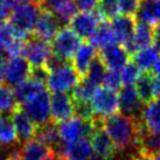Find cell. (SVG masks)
<instances>
[{
    "label": "cell",
    "instance_id": "obj_1",
    "mask_svg": "<svg viewBox=\"0 0 160 160\" xmlns=\"http://www.w3.org/2000/svg\"><path fill=\"white\" fill-rule=\"evenodd\" d=\"M103 130L111 138L115 146L119 151L131 147H138L142 125L139 118L130 117L124 113H115L101 119Z\"/></svg>",
    "mask_w": 160,
    "mask_h": 160
},
{
    "label": "cell",
    "instance_id": "obj_2",
    "mask_svg": "<svg viewBox=\"0 0 160 160\" xmlns=\"http://www.w3.org/2000/svg\"><path fill=\"white\" fill-rule=\"evenodd\" d=\"M81 81L80 74L75 70L72 64L64 61L52 70H48L46 87L49 92L68 93L72 91Z\"/></svg>",
    "mask_w": 160,
    "mask_h": 160
},
{
    "label": "cell",
    "instance_id": "obj_3",
    "mask_svg": "<svg viewBox=\"0 0 160 160\" xmlns=\"http://www.w3.org/2000/svg\"><path fill=\"white\" fill-rule=\"evenodd\" d=\"M41 5L38 4H23L18 5L13 9L8 18V23L13 27L17 35L27 41L34 29L36 20L41 12Z\"/></svg>",
    "mask_w": 160,
    "mask_h": 160
},
{
    "label": "cell",
    "instance_id": "obj_4",
    "mask_svg": "<svg viewBox=\"0 0 160 160\" xmlns=\"http://www.w3.org/2000/svg\"><path fill=\"white\" fill-rule=\"evenodd\" d=\"M97 126V119H85L78 116H72L58 125V134L61 144H70L80 139L91 138Z\"/></svg>",
    "mask_w": 160,
    "mask_h": 160
},
{
    "label": "cell",
    "instance_id": "obj_5",
    "mask_svg": "<svg viewBox=\"0 0 160 160\" xmlns=\"http://www.w3.org/2000/svg\"><path fill=\"white\" fill-rule=\"evenodd\" d=\"M50 95L48 89H42L41 91L36 92L34 96L28 98L26 102H23L21 109L26 112V115L31 118L36 126L43 125L48 123L50 118Z\"/></svg>",
    "mask_w": 160,
    "mask_h": 160
},
{
    "label": "cell",
    "instance_id": "obj_6",
    "mask_svg": "<svg viewBox=\"0 0 160 160\" xmlns=\"http://www.w3.org/2000/svg\"><path fill=\"white\" fill-rule=\"evenodd\" d=\"M93 118L104 119L109 116L117 113L118 107V95L116 90L109 89L107 87H99L90 101Z\"/></svg>",
    "mask_w": 160,
    "mask_h": 160
},
{
    "label": "cell",
    "instance_id": "obj_7",
    "mask_svg": "<svg viewBox=\"0 0 160 160\" xmlns=\"http://www.w3.org/2000/svg\"><path fill=\"white\" fill-rule=\"evenodd\" d=\"M81 38L71 28L63 26L56 33V35L52 40L53 54L61 58L64 61H69L72 58L74 54L81 46Z\"/></svg>",
    "mask_w": 160,
    "mask_h": 160
},
{
    "label": "cell",
    "instance_id": "obj_8",
    "mask_svg": "<svg viewBox=\"0 0 160 160\" xmlns=\"http://www.w3.org/2000/svg\"><path fill=\"white\" fill-rule=\"evenodd\" d=\"M23 58H26L32 68L46 67L49 58L53 55L52 45L39 38H32L25 42Z\"/></svg>",
    "mask_w": 160,
    "mask_h": 160
},
{
    "label": "cell",
    "instance_id": "obj_9",
    "mask_svg": "<svg viewBox=\"0 0 160 160\" xmlns=\"http://www.w3.org/2000/svg\"><path fill=\"white\" fill-rule=\"evenodd\" d=\"M103 21V17L98 11H81L70 20V28L81 39H90L98 25Z\"/></svg>",
    "mask_w": 160,
    "mask_h": 160
},
{
    "label": "cell",
    "instance_id": "obj_10",
    "mask_svg": "<svg viewBox=\"0 0 160 160\" xmlns=\"http://www.w3.org/2000/svg\"><path fill=\"white\" fill-rule=\"evenodd\" d=\"M32 67L26 58L15 56L6 60L5 63V82L9 87H15L31 77Z\"/></svg>",
    "mask_w": 160,
    "mask_h": 160
},
{
    "label": "cell",
    "instance_id": "obj_11",
    "mask_svg": "<svg viewBox=\"0 0 160 160\" xmlns=\"http://www.w3.org/2000/svg\"><path fill=\"white\" fill-rule=\"evenodd\" d=\"M75 115V102L69 93H54L50 97V118L62 123Z\"/></svg>",
    "mask_w": 160,
    "mask_h": 160
},
{
    "label": "cell",
    "instance_id": "obj_12",
    "mask_svg": "<svg viewBox=\"0 0 160 160\" xmlns=\"http://www.w3.org/2000/svg\"><path fill=\"white\" fill-rule=\"evenodd\" d=\"M60 28H61V23L58 20V18L54 15L53 12H50L48 9L41 8L33 33H34L35 38H39L41 40L49 42L55 38L56 33L60 31Z\"/></svg>",
    "mask_w": 160,
    "mask_h": 160
},
{
    "label": "cell",
    "instance_id": "obj_13",
    "mask_svg": "<svg viewBox=\"0 0 160 160\" xmlns=\"http://www.w3.org/2000/svg\"><path fill=\"white\" fill-rule=\"evenodd\" d=\"M91 146L95 154L102 157L105 160H112L118 151L111 138L103 130L101 119H97V126L91 136Z\"/></svg>",
    "mask_w": 160,
    "mask_h": 160
},
{
    "label": "cell",
    "instance_id": "obj_14",
    "mask_svg": "<svg viewBox=\"0 0 160 160\" xmlns=\"http://www.w3.org/2000/svg\"><path fill=\"white\" fill-rule=\"evenodd\" d=\"M129 55L130 54L123 46L115 43L107 48L101 49L98 53V58L102 60L108 70L120 71L129 62Z\"/></svg>",
    "mask_w": 160,
    "mask_h": 160
},
{
    "label": "cell",
    "instance_id": "obj_15",
    "mask_svg": "<svg viewBox=\"0 0 160 160\" xmlns=\"http://www.w3.org/2000/svg\"><path fill=\"white\" fill-rule=\"evenodd\" d=\"M118 107L122 113L138 118L142 113V102L134 87H123L118 95Z\"/></svg>",
    "mask_w": 160,
    "mask_h": 160
},
{
    "label": "cell",
    "instance_id": "obj_16",
    "mask_svg": "<svg viewBox=\"0 0 160 160\" xmlns=\"http://www.w3.org/2000/svg\"><path fill=\"white\" fill-rule=\"evenodd\" d=\"M110 25L113 31L117 43L122 45L123 47H126L133 38L136 25H137L134 18L130 15H123V14L117 15L115 18H112Z\"/></svg>",
    "mask_w": 160,
    "mask_h": 160
},
{
    "label": "cell",
    "instance_id": "obj_17",
    "mask_svg": "<svg viewBox=\"0 0 160 160\" xmlns=\"http://www.w3.org/2000/svg\"><path fill=\"white\" fill-rule=\"evenodd\" d=\"M12 122L19 140L25 142L35 137L38 126L20 107L12 112Z\"/></svg>",
    "mask_w": 160,
    "mask_h": 160
},
{
    "label": "cell",
    "instance_id": "obj_18",
    "mask_svg": "<svg viewBox=\"0 0 160 160\" xmlns=\"http://www.w3.org/2000/svg\"><path fill=\"white\" fill-rule=\"evenodd\" d=\"M60 148V152L66 157L67 160H89L93 154L89 138L80 139L70 144H61Z\"/></svg>",
    "mask_w": 160,
    "mask_h": 160
},
{
    "label": "cell",
    "instance_id": "obj_19",
    "mask_svg": "<svg viewBox=\"0 0 160 160\" xmlns=\"http://www.w3.org/2000/svg\"><path fill=\"white\" fill-rule=\"evenodd\" d=\"M140 123L150 132H160V97L153 98L142 107Z\"/></svg>",
    "mask_w": 160,
    "mask_h": 160
},
{
    "label": "cell",
    "instance_id": "obj_20",
    "mask_svg": "<svg viewBox=\"0 0 160 160\" xmlns=\"http://www.w3.org/2000/svg\"><path fill=\"white\" fill-rule=\"evenodd\" d=\"M96 56H97V52L92 45H90L89 42L81 43L71 58L72 67L75 68V70L80 74V76H85L90 64L96 58Z\"/></svg>",
    "mask_w": 160,
    "mask_h": 160
},
{
    "label": "cell",
    "instance_id": "obj_21",
    "mask_svg": "<svg viewBox=\"0 0 160 160\" xmlns=\"http://www.w3.org/2000/svg\"><path fill=\"white\" fill-rule=\"evenodd\" d=\"M52 151L53 148L45 145L36 138H32L23 142L17 152V156L20 160H43Z\"/></svg>",
    "mask_w": 160,
    "mask_h": 160
},
{
    "label": "cell",
    "instance_id": "obj_22",
    "mask_svg": "<svg viewBox=\"0 0 160 160\" xmlns=\"http://www.w3.org/2000/svg\"><path fill=\"white\" fill-rule=\"evenodd\" d=\"M151 45H153V27L146 23L138 22L136 25L132 40L124 48L128 50L129 54L133 55L139 49H142Z\"/></svg>",
    "mask_w": 160,
    "mask_h": 160
},
{
    "label": "cell",
    "instance_id": "obj_23",
    "mask_svg": "<svg viewBox=\"0 0 160 160\" xmlns=\"http://www.w3.org/2000/svg\"><path fill=\"white\" fill-rule=\"evenodd\" d=\"M160 61V49L154 45L139 49L133 54V62L140 71H151Z\"/></svg>",
    "mask_w": 160,
    "mask_h": 160
},
{
    "label": "cell",
    "instance_id": "obj_24",
    "mask_svg": "<svg viewBox=\"0 0 160 160\" xmlns=\"http://www.w3.org/2000/svg\"><path fill=\"white\" fill-rule=\"evenodd\" d=\"M90 45H92L96 49L107 48L109 46H112L117 43L113 34V31L111 28V25L108 21H102L93 32V34L90 36Z\"/></svg>",
    "mask_w": 160,
    "mask_h": 160
},
{
    "label": "cell",
    "instance_id": "obj_25",
    "mask_svg": "<svg viewBox=\"0 0 160 160\" xmlns=\"http://www.w3.org/2000/svg\"><path fill=\"white\" fill-rule=\"evenodd\" d=\"M46 88L47 87H46L45 82L36 80V78L31 76L29 78L21 82L20 84L15 85L13 90L15 98L18 101V104H22L23 102H26L28 98H31L36 92H39L42 89H46Z\"/></svg>",
    "mask_w": 160,
    "mask_h": 160
},
{
    "label": "cell",
    "instance_id": "obj_26",
    "mask_svg": "<svg viewBox=\"0 0 160 160\" xmlns=\"http://www.w3.org/2000/svg\"><path fill=\"white\" fill-rule=\"evenodd\" d=\"M138 150L139 153L148 158H153L157 156L160 152V132H150L142 129L138 144Z\"/></svg>",
    "mask_w": 160,
    "mask_h": 160
},
{
    "label": "cell",
    "instance_id": "obj_27",
    "mask_svg": "<svg viewBox=\"0 0 160 160\" xmlns=\"http://www.w3.org/2000/svg\"><path fill=\"white\" fill-rule=\"evenodd\" d=\"M34 138L43 142L50 148L56 146L60 147L61 145L60 134H58V125H56V123H54L53 120H49L48 123L38 126Z\"/></svg>",
    "mask_w": 160,
    "mask_h": 160
},
{
    "label": "cell",
    "instance_id": "obj_28",
    "mask_svg": "<svg viewBox=\"0 0 160 160\" xmlns=\"http://www.w3.org/2000/svg\"><path fill=\"white\" fill-rule=\"evenodd\" d=\"M134 88L137 90V93L139 95L142 102L145 104L152 101L153 98H156L154 78L151 71H142L134 84Z\"/></svg>",
    "mask_w": 160,
    "mask_h": 160
},
{
    "label": "cell",
    "instance_id": "obj_29",
    "mask_svg": "<svg viewBox=\"0 0 160 160\" xmlns=\"http://www.w3.org/2000/svg\"><path fill=\"white\" fill-rule=\"evenodd\" d=\"M138 22L156 26L158 22L157 13V0H142L136 13Z\"/></svg>",
    "mask_w": 160,
    "mask_h": 160
},
{
    "label": "cell",
    "instance_id": "obj_30",
    "mask_svg": "<svg viewBox=\"0 0 160 160\" xmlns=\"http://www.w3.org/2000/svg\"><path fill=\"white\" fill-rule=\"evenodd\" d=\"M99 85L92 83L87 78H81L80 83L76 85L75 89L71 91V97L74 102H90L93 97L95 92L97 91Z\"/></svg>",
    "mask_w": 160,
    "mask_h": 160
},
{
    "label": "cell",
    "instance_id": "obj_31",
    "mask_svg": "<svg viewBox=\"0 0 160 160\" xmlns=\"http://www.w3.org/2000/svg\"><path fill=\"white\" fill-rule=\"evenodd\" d=\"M17 142L18 136L12 118H9L8 116H0V145L12 146Z\"/></svg>",
    "mask_w": 160,
    "mask_h": 160
},
{
    "label": "cell",
    "instance_id": "obj_32",
    "mask_svg": "<svg viewBox=\"0 0 160 160\" xmlns=\"http://www.w3.org/2000/svg\"><path fill=\"white\" fill-rule=\"evenodd\" d=\"M19 108L12 87L0 84V112H13Z\"/></svg>",
    "mask_w": 160,
    "mask_h": 160
},
{
    "label": "cell",
    "instance_id": "obj_33",
    "mask_svg": "<svg viewBox=\"0 0 160 160\" xmlns=\"http://www.w3.org/2000/svg\"><path fill=\"white\" fill-rule=\"evenodd\" d=\"M107 67L104 66V63L102 62V60L96 56V58L93 60L91 64H90L89 69L85 74V78L91 81L92 83L97 85H101L104 82V77L107 75Z\"/></svg>",
    "mask_w": 160,
    "mask_h": 160
},
{
    "label": "cell",
    "instance_id": "obj_34",
    "mask_svg": "<svg viewBox=\"0 0 160 160\" xmlns=\"http://www.w3.org/2000/svg\"><path fill=\"white\" fill-rule=\"evenodd\" d=\"M77 12H78V8L74 2V0H70L66 4L61 5L60 7L53 11L54 15L58 18L61 25H67V23L70 22V20L74 18V15Z\"/></svg>",
    "mask_w": 160,
    "mask_h": 160
},
{
    "label": "cell",
    "instance_id": "obj_35",
    "mask_svg": "<svg viewBox=\"0 0 160 160\" xmlns=\"http://www.w3.org/2000/svg\"><path fill=\"white\" fill-rule=\"evenodd\" d=\"M140 74L142 71L136 66V63L133 61H129L126 63V66L120 70L123 87H134Z\"/></svg>",
    "mask_w": 160,
    "mask_h": 160
},
{
    "label": "cell",
    "instance_id": "obj_36",
    "mask_svg": "<svg viewBox=\"0 0 160 160\" xmlns=\"http://www.w3.org/2000/svg\"><path fill=\"white\" fill-rule=\"evenodd\" d=\"M97 7V11L103 17V19H112L119 13L118 0H99Z\"/></svg>",
    "mask_w": 160,
    "mask_h": 160
},
{
    "label": "cell",
    "instance_id": "obj_37",
    "mask_svg": "<svg viewBox=\"0 0 160 160\" xmlns=\"http://www.w3.org/2000/svg\"><path fill=\"white\" fill-rule=\"evenodd\" d=\"M104 87H107L109 89L118 90L123 87L122 83V76H120V71L116 70H108L107 75L104 77V82H103Z\"/></svg>",
    "mask_w": 160,
    "mask_h": 160
},
{
    "label": "cell",
    "instance_id": "obj_38",
    "mask_svg": "<svg viewBox=\"0 0 160 160\" xmlns=\"http://www.w3.org/2000/svg\"><path fill=\"white\" fill-rule=\"evenodd\" d=\"M142 0H118V11L123 15H136Z\"/></svg>",
    "mask_w": 160,
    "mask_h": 160
},
{
    "label": "cell",
    "instance_id": "obj_39",
    "mask_svg": "<svg viewBox=\"0 0 160 160\" xmlns=\"http://www.w3.org/2000/svg\"><path fill=\"white\" fill-rule=\"evenodd\" d=\"M17 6V0H0V23L8 20L9 15Z\"/></svg>",
    "mask_w": 160,
    "mask_h": 160
},
{
    "label": "cell",
    "instance_id": "obj_40",
    "mask_svg": "<svg viewBox=\"0 0 160 160\" xmlns=\"http://www.w3.org/2000/svg\"><path fill=\"white\" fill-rule=\"evenodd\" d=\"M99 0H74L77 8L81 11H92L96 8Z\"/></svg>",
    "mask_w": 160,
    "mask_h": 160
},
{
    "label": "cell",
    "instance_id": "obj_41",
    "mask_svg": "<svg viewBox=\"0 0 160 160\" xmlns=\"http://www.w3.org/2000/svg\"><path fill=\"white\" fill-rule=\"evenodd\" d=\"M68 1H70V0H42L41 1V7L53 12L54 9H56L61 5L66 4Z\"/></svg>",
    "mask_w": 160,
    "mask_h": 160
},
{
    "label": "cell",
    "instance_id": "obj_42",
    "mask_svg": "<svg viewBox=\"0 0 160 160\" xmlns=\"http://www.w3.org/2000/svg\"><path fill=\"white\" fill-rule=\"evenodd\" d=\"M153 78H154V92L157 97H160V61L153 68Z\"/></svg>",
    "mask_w": 160,
    "mask_h": 160
},
{
    "label": "cell",
    "instance_id": "obj_43",
    "mask_svg": "<svg viewBox=\"0 0 160 160\" xmlns=\"http://www.w3.org/2000/svg\"><path fill=\"white\" fill-rule=\"evenodd\" d=\"M153 45L160 49V23L153 26Z\"/></svg>",
    "mask_w": 160,
    "mask_h": 160
},
{
    "label": "cell",
    "instance_id": "obj_44",
    "mask_svg": "<svg viewBox=\"0 0 160 160\" xmlns=\"http://www.w3.org/2000/svg\"><path fill=\"white\" fill-rule=\"evenodd\" d=\"M43 160H67V159H66V157L63 156L60 151L56 152V151H54L53 150V151L50 152V153H49L48 156L46 157Z\"/></svg>",
    "mask_w": 160,
    "mask_h": 160
},
{
    "label": "cell",
    "instance_id": "obj_45",
    "mask_svg": "<svg viewBox=\"0 0 160 160\" xmlns=\"http://www.w3.org/2000/svg\"><path fill=\"white\" fill-rule=\"evenodd\" d=\"M5 63H6V56L0 55V84H2L5 81Z\"/></svg>",
    "mask_w": 160,
    "mask_h": 160
},
{
    "label": "cell",
    "instance_id": "obj_46",
    "mask_svg": "<svg viewBox=\"0 0 160 160\" xmlns=\"http://www.w3.org/2000/svg\"><path fill=\"white\" fill-rule=\"evenodd\" d=\"M42 0H17V4L18 5H23V4H38L41 5Z\"/></svg>",
    "mask_w": 160,
    "mask_h": 160
},
{
    "label": "cell",
    "instance_id": "obj_47",
    "mask_svg": "<svg viewBox=\"0 0 160 160\" xmlns=\"http://www.w3.org/2000/svg\"><path fill=\"white\" fill-rule=\"evenodd\" d=\"M131 160H152V158H148V157L144 156V154H142V153H139V152H138L137 156L133 157Z\"/></svg>",
    "mask_w": 160,
    "mask_h": 160
},
{
    "label": "cell",
    "instance_id": "obj_48",
    "mask_svg": "<svg viewBox=\"0 0 160 160\" xmlns=\"http://www.w3.org/2000/svg\"><path fill=\"white\" fill-rule=\"evenodd\" d=\"M157 13H158V22L160 23V0H157Z\"/></svg>",
    "mask_w": 160,
    "mask_h": 160
},
{
    "label": "cell",
    "instance_id": "obj_49",
    "mask_svg": "<svg viewBox=\"0 0 160 160\" xmlns=\"http://www.w3.org/2000/svg\"><path fill=\"white\" fill-rule=\"evenodd\" d=\"M89 160H105L104 158H102V157H99V156H97V154H95L93 153L92 156H91V158H90Z\"/></svg>",
    "mask_w": 160,
    "mask_h": 160
},
{
    "label": "cell",
    "instance_id": "obj_50",
    "mask_svg": "<svg viewBox=\"0 0 160 160\" xmlns=\"http://www.w3.org/2000/svg\"><path fill=\"white\" fill-rule=\"evenodd\" d=\"M6 160H20V159L18 158V156H17V152H15V153H13L11 157H8Z\"/></svg>",
    "mask_w": 160,
    "mask_h": 160
},
{
    "label": "cell",
    "instance_id": "obj_51",
    "mask_svg": "<svg viewBox=\"0 0 160 160\" xmlns=\"http://www.w3.org/2000/svg\"><path fill=\"white\" fill-rule=\"evenodd\" d=\"M152 160H160V152L157 154V156L153 157V158H152Z\"/></svg>",
    "mask_w": 160,
    "mask_h": 160
}]
</instances>
